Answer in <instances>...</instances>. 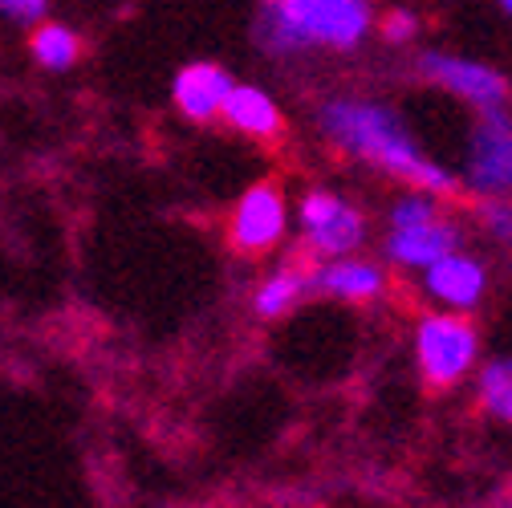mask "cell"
Here are the masks:
<instances>
[{"label":"cell","mask_w":512,"mask_h":508,"mask_svg":"<svg viewBox=\"0 0 512 508\" xmlns=\"http://www.w3.org/2000/svg\"><path fill=\"white\" fill-rule=\"evenodd\" d=\"M317 135H322L338 155L387 175L403 187H419V192L435 200L460 196V175L439 163L415 135L407 114L382 98L366 94H330L313 114Z\"/></svg>","instance_id":"1"},{"label":"cell","mask_w":512,"mask_h":508,"mask_svg":"<svg viewBox=\"0 0 512 508\" xmlns=\"http://www.w3.org/2000/svg\"><path fill=\"white\" fill-rule=\"evenodd\" d=\"M220 122L248 143H281L289 131L281 102L256 82H232V90L220 106Z\"/></svg>","instance_id":"11"},{"label":"cell","mask_w":512,"mask_h":508,"mask_svg":"<svg viewBox=\"0 0 512 508\" xmlns=\"http://www.w3.org/2000/svg\"><path fill=\"white\" fill-rule=\"evenodd\" d=\"M0 9H9L17 17H41L45 13V0H0Z\"/></svg>","instance_id":"19"},{"label":"cell","mask_w":512,"mask_h":508,"mask_svg":"<svg viewBox=\"0 0 512 508\" xmlns=\"http://www.w3.org/2000/svg\"><path fill=\"white\" fill-rule=\"evenodd\" d=\"M228 248L248 261L273 257L293 236V200L277 179H256L236 196L228 224H224Z\"/></svg>","instance_id":"5"},{"label":"cell","mask_w":512,"mask_h":508,"mask_svg":"<svg viewBox=\"0 0 512 508\" xmlns=\"http://www.w3.org/2000/svg\"><path fill=\"white\" fill-rule=\"evenodd\" d=\"M29 53L41 61V66H49V70H70L74 61L86 53V45L66 25H37L29 33Z\"/></svg>","instance_id":"15"},{"label":"cell","mask_w":512,"mask_h":508,"mask_svg":"<svg viewBox=\"0 0 512 508\" xmlns=\"http://www.w3.org/2000/svg\"><path fill=\"white\" fill-rule=\"evenodd\" d=\"M476 224H480V232L492 244H500L504 252H512V196L476 200Z\"/></svg>","instance_id":"17"},{"label":"cell","mask_w":512,"mask_h":508,"mask_svg":"<svg viewBox=\"0 0 512 508\" xmlns=\"http://www.w3.org/2000/svg\"><path fill=\"white\" fill-rule=\"evenodd\" d=\"M496 9H500L508 21H512V0H496Z\"/></svg>","instance_id":"20"},{"label":"cell","mask_w":512,"mask_h":508,"mask_svg":"<svg viewBox=\"0 0 512 508\" xmlns=\"http://www.w3.org/2000/svg\"><path fill=\"white\" fill-rule=\"evenodd\" d=\"M374 0H273L252 21V41L273 61L358 53L374 37Z\"/></svg>","instance_id":"2"},{"label":"cell","mask_w":512,"mask_h":508,"mask_svg":"<svg viewBox=\"0 0 512 508\" xmlns=\"http://www.w3.org/2000/svg\"><path fill=\"white\" fill-rule=\"evenodd\" d=\"M309 297V273H305V261H289V265H277L269 269L252 289V313L261 322H281L289 317L301 301Z\"/></svg>","instance_id":"13"},{"label":"cell","mask_w":512,"mask_h":508,"mask_svg":"<svg viewBox=\"0 0 512 508\" xmlns=\"http://www.w3.org/2000/svg\"><path fill=\"white\" fill-rule=\"evenodd\" d=\"M447 212L443 200L419 192V187H403V192L387 204V232H407V228H423V224H435L439 216Z\"/></svg>","instance_id":"16"},{"label":"cell","mask_w":512,"mask_h":508,"mask_svg":"<svg viewBox=\"0 0 512 508\" xmlns=\"http://www.w3.org/2000/svg\"><path fill=\"white\" fill-rule=\"evenodd\" d=\"M419 13L415 9H407V5H395V9H387V13H382L378 21H374V33L382 37V41H387V45H411L415 37H419Z\"/></svg>","instance_id":"18"},{"label":"cell","mask_w":512,"mask_h":508,"mask_svg":"<svg viewBox=\"0 0 512 508\" xmlns=\"http://www.w3.org/2000/svg\"><path fill=\"white\" fill-rule=\"evenodd\" d=\"M468 244V228L456 216H439L435 224L423 228H407V232H387L382 236V265L399 269V273H423L427 265H435L447 252H456Z\"/></svg>","instance_id":"10"},{"label":"cell","mask_w":512,"mask_h":508,"mask_svg":"<svg viewBox=\"0 0 512 508\" xmlns=\"http://www.w3.org/2000/svg\"><path fill=\"white\" fill-rule=\"evenodd\" d=\"M411 358L431 391H456L472 383L484 358V334L472 313L423 309L411 330Z\"/></svg>","instance_id":"3"},{"label":"cell","mask_w":512,"mask_h":508,"mask_svg":"<svg viewBox=\"0 0 512 508\" xmlns=\"http://www.w3.org/2000/svg\"><path fill=\"white\" fill-rule=\"evenodd\" d=\"M309 297H326L338 305H374L391 293V273L382 261H370L362 252L338 261H305Z\"/></svg>","instance_id":"9"},{"label":"cell","mask_w":512,"mask_h":508,"mask_svg":"<svg viewBox=\"0 0 512 508\" xmlns=\"http://www.w3.org/2000/svg\"><path fill=\"white\" fill-rule=\"evenodd\" d=\"M456 175L476 200L512 196V106L476 114Z\"/></svg>","instance_id":"7"},{"label":"cell","mask_w":512,"mask_h":508,"mask_svg":"<svg viewBox=\"0 0 512 508\" xmlns=\"http://www.w3.org/2000/svg\"><path fill=\"white\" fill-rule=\"evenodd\" d=\"M261 5H273V0H261Z\"/></svg>","instance_id":"21"},{"label":"cell","mask_w":512,"mask_h":508,"mask_svg":"<svg viewBox=\"0 0 512 508\" xmlns=\"http://www.w3.org/2000/svg\"><path fill=\"white\" fill-rule=\"evenodd\" d=\"M472 383H476V407L492 423L512 427V354L480 358Z\"/></svg>","instance_id":"14"},{"label":"cell","mask_w":512,"mask_h":508,"mask_svg":"<svg viewBox=\"0 0 512 508\" xmlns=\"http://www.w3.org/2000/svg\"><path fill=\"white\" fill-rule=\"evenodd\" d=\"M293 232L301 236V261H338L362 252L370 240V220L338 187L313 183L293 204Z\"/></svg>","instance_id":"4"},{"label":"cell","mask_w":512,"mask_h":508,"mask_svg":"<svg viewBox=\"0 0 512 508\" xmlns=\"http://www.w3.org/2000/svg\"><path fill=\"white\" fill-rule=\"evenodd\" d=\"M419 277V297L431 309H447V313H476L488 301L492 289V269L480 252H472L468 244L439 257L435 265H427Z\"/></svg>","instance_id":"8"},{"label":"cell","mask_w":512,"mask_h":508,"mask_svg":"<svg viewBox=\"0 0 512 508\" xmlns=\"http://www.w3.org/2000/svg\"><path fill=\"white\" fill-rule=\"evenodd\" d=\"M232 70L220 66V61H187V66L175 74L171 82V98H175V110L196 122V126H208V122H220V106L232 90Z\"/></svg>","instance_id":"12"},{"label":"cell","mask_w":512,"mask_h":508,"mask_svg":"<svg viewBox=\"0 0 512 508\" xmlns=\"http://www.w3.org/2000/svg\"><path fill=\"white\" fill-rule=\"evenodd\" d=\"M415 74L464 106H472L476 114L488 110H508L512 106V82L484 57L472 53H456V49H423L415 57Z\"/></svg>","instance_id":"6"}]
</instances>
